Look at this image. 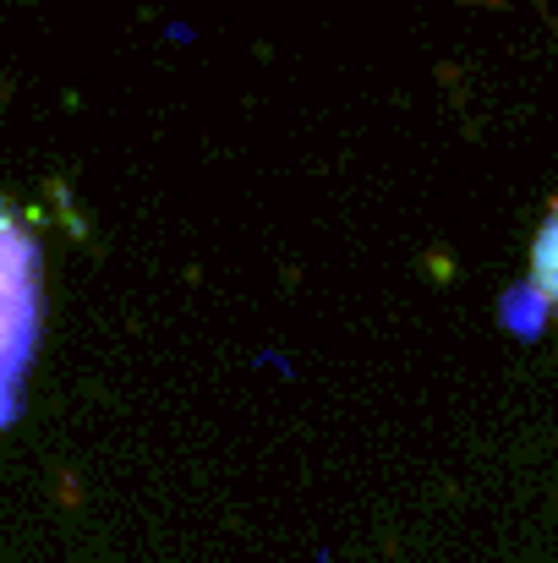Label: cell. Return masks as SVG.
Returning a JSON list of instances; mask_svg holds the SVG:
<instances>
[{
  "label": "cell",
  "instance_id": "1",
  "mask_svg": "<svg viewBox=\"0 0 558 563\" xmlns=\"http://www.w3.org/2000/svg\"><path fill=\"white\" fill-rule=\"evenodd\" d=\"M39 329V290H33V241L0 213V427L11 421V394L28 367Z\"/></svg>",
  "mask_w": 558,
  "mask_h": 563
},
{
  "label": "cell",
  "instance_id": "2",
  "mask_svg": "<svg viewBox=\"0 0 558 563\" xmlns=\"http://www.w3.org/2000/svg\"><path fill=\"white\" fill-rule=\"evenodd\" d=\"M532 279H537V290L558 307V208L548 213V224H543V235H537V246H532Z\"/></svg>",
  "mask_w": 558,
  "mask_h": 563
}]
</instances>
